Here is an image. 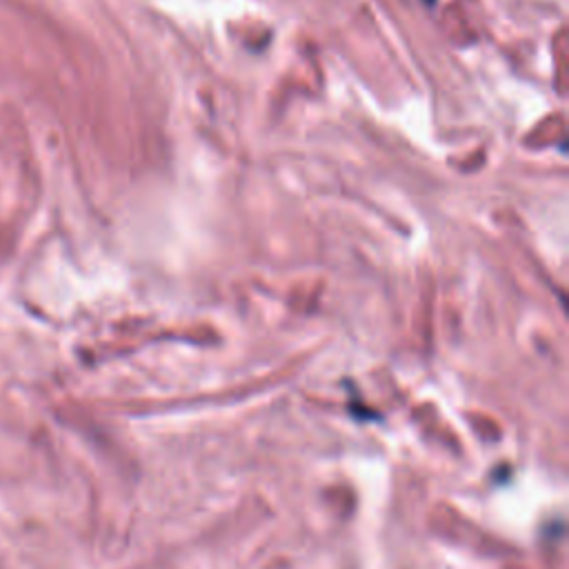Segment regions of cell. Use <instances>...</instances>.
Listing matches in <instances>:
<instances>
[{
    "mask_svg": "<svg viewBox=\"0 0 569 569\" xmlns=\"http://www.w3.org/2000/svg\"><path fill=\"white\" fill-rule=\"evenodd\" d=\"M425 2H427V4H433V0H425Z\"/></svg>",
    "mask_w": 569,
    "mask_h": 569,
    "instance_id": "obj_1",
    "label": "cell"
}]
</instances>
